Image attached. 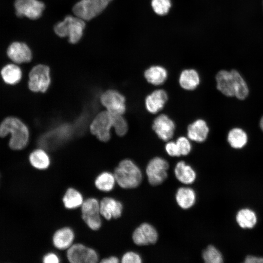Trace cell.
I'll return each instance as SVG.
<instances>
[{
    "mask_svg": "<svg viewBox=\"0 0 263 263\" xmlns=\"http://www.w3.org/2000/svg\"><path fill=\"white\" fill-rule=\"evenodd\" d=\"M11 135L9 147L13 150H20L27 145L29 137V130L25 124L19 118L9 116L0 124V137Z\"/></svg>",
    "mask_w": 263,
    "mask_h": 263,
    "instance_id": "cell-1",
    "label": "cell"
},
{
    "mask_svg": "<svg viewBox=\"0 0 263 263\" xmlns=\"http://www.w3.org/2000/svg\"><path fill=\"white\" fill-rule=\"evenodd\" d=\"M113 174L116 184L121 188L131 189L137 187L142 179L139 168L131 160L121 161L115 168Z\"/></svg>",
    "mask_w": 263,
    "mask_h": 263,
    "instance_id": "cell-2",
    "label": "cell"
},
{
    "mask_svg": "<svg viewBox=\"0 0 263 263\" xmlns=\"http://www.w3.org/2000/svg\"><path fill=\"white\" fill-rule=\"evenodd\" d=\"M85 25V20L75 16L69 15L63 20L57 23L54 29L57 36L62 38L67 37L70 43L75 44L81 38Z\"/></svg>",
    "mask_w": 263,
    "mask_h": 263,
    "instance_id": "cell-3",
    "label": "cell"
},
{
    "mask_svg": "<svg viewBox=\"0 0 263 263\" xmlns=\"http://www.w3.org/2000/svg\"><path fill=\"white\" fill-rule=\"evenodd\" d=\"M80 208L81 219L87 227L93 231L99 230L102 225L99 201L95 197H88Z\"/></svg>",
    "mask_w": 263,
    "mask_h": 263,
    "instance_id": "cell-4",
    "label": "cell"
},
{
    "mask_svg": "<svg viewBox=\"0 0 263 263\" xmlns=\"http://www.w3.org/2000/svg\"><path fill=\"white\" fill-rule=\"evenodd\" d=\"M112 0H81L73 8L74 15L84 20H90L100 14Z\"/></svg>",
    "mask_w": 263,
    "mask_h": 263,
    "instance_id": "cell-5",
    "label": "cell"
},
{
    "mask_svg": "<svg viewBox=\"0 0 263 263\" xmlns=\"http://www.w3.org/2000/svg\"><path fill=\"white\" fill-rule=\"evenodd\" d=\"M66 257L70 263H97L99 255L93 248L83 244L74 243L66 250Z\"/></svg>",
    "mask_w": 263,
    "mask_h": 263,
    "instance_id": "cell-6",
    "label": "cell"
},
{
    "mask_svg": "<svg viewBox=\"0 0 263 263\" xmlns=\"http://www.w3.org/2000/svg\"><path fill=\"white\" fill-rule=\"evenodd\" d=\"M50 82V69L48 66L38 64L31 70L28 83L31 91L44 93L48 89Z\"/></svg>",
    "mask_w": 263,
    "mask_h": 263,
    "instance_id": "cell-7",
    "label": "cell"
},
{
    "mask_svg": "<svg viewBox=\"0 0 263 263\" xmlns=\"http://www.w3.org/2000/svg\"><path fill=\"white\" fill-rule=\"evenodd\" d=\"M114 114L108 111L98 113L90 125L91 132L102 141H107L110 138V131L113 125Z\"/></svg>",
    "mask_w": 263,
    "mask_h": 263,
    "instance_id": "cell-8",
    "label": "cell"
},
{
    "mask_svg": "<svg viewBox=\"0 0 263 263\" xmlns=\"http://www.w3.org/2000/svg\"><path fill=\"white\" fill-rule=\"evenodd\" d=\"M169 167L168 162L162 158L156 157L151 159L146 169L149 183L152 186L162 184L168 176Z\"/></svg>",
    "mask_w": 263,
    "mask_h": 263,
    "instance_id": "cell-9",
    "label": "cell"
},
{
    "mask_svg": "<svg viewBox=\"0 0 263 263\" xmlns=\"http://www.w3.org/2000/svg\"><path fill=\"white\" fill-rule=\"evenodd\" d=\"M14 7L18 17L36 19L41 16L45 5L38 0H15Z\"/></svg>",
    "mask_w": 263,
    "mask_h": 263,
    "instance_id": "cell-10",
    "label": "cell"
},
{
    "mask_svg": "<svg viewBox=\"0 0 263 263\" xmlns=\"http://www.w3.org/2000/svg\"><path fill=\"white\" fill-rule=\"evenodd\" d=\"M100 101L107 111L112 113L122 115L126 111L125 98L117 91H106L101 96Z\"/></svg>",
    "mask_w": 263,
    "mask_h": 263,
    "instance_id": "cell-11",
    "label": "cell"
},
{
    "mask_svg": "<svg viewBox=\"0 0 263 263\" xmlns=\"http://www.w3.org/2000/svg\"><path fill=\"white\" fill-rule=\"evenodd\" d=\"M158 237V233L155 227L147 223L141 224L132 234L133 242L140 246L154 244L157 242Z\"/></svg>",
    "mask_w": 263,
    "mask_h": 263,
    "instance_id": "cell-12",
    "label": "cell"
},
{
    "mask_svg": "<svg viewBox=\"0 0 263 263\" xmlns=\"http://www.w3.org/2000/svg\"><path fill=\"white\" fill-rule=\"evenodd\" d=\"M100 212L104 219L111 220L117 219L122 215L123 206L122 203L116 199L106 196L99 201Z\"/></svg>",
    "mask_w": 263,
    "mask_h": 263,
    "instance_id": "cell-13",
    "label": "cell"
},
{
    "mask_svg": "<svg viewBox=\"0 0 263 263\" xmlns=\"http://www.w3.org/2000/svg\"><path fill=\"white\" fill-rule=\"evenodd\" d=\"M152 127L158 137L165 141L172 138L175 128L173 120L164 114H160L154 120Z\"/></svg>",
    "mask_w": 263,
    "mask_h": 263,
    "instance_id": "cell-14",
    "label": "cell"
},
{
    "mask_svg": "<svg viewBox=\"0 0 263 263\" xmlns=\"http://www.w3.org/2000/svg\"><path fill=\"white\" fill-rule=\"evenodd\" d=\"M8 57L17 64L30 62L32 57V52L27 44L21 42H12L7 50Z\"/></svg>",
    "mask_w": 263,
    "mask_h": 263,
    "instance_id": "cell-15",
    "label": "cell"
},
{
    "mask_svg": "<svg viewBox=\"0 0 263 263\" xmlns=\"http://www.w3.org/2000/svg\"><path fill=\"white\" fill-rule=\"evenodd\" d=\"M75 233L73 229L69 226H63L56 229L52 236V244L59 250H66L73 244Z\"/></svg>",
    "mask_w": 263,
    "mask_h": 263,
    "instance_id": "cell-16",
    "label": "cell"
},
{
    "mask_svg": "<svg viewBox=\"0 0 263 263\" xmlns=\"http://www.w3.org/2000/svg\"><path fill=\"white\" fill-rule=\"evenodd\" d=\"M216 80L217 89L224 95L235 96V80L232 70L220 71L216 75Z\"/></svg>",
    "mask_w": 263,
    "mask_h": 263,
    "instance_id": "cell-17",
    "label": "cell"
},
{
    "mask_svg": "<svg viewBox=\"0 0 263 263\" xmlns=\"http://www.w3.org/2000/svg\"><path fill=\"white\" fill-rule=\"evenodd\" d=\"M167 100L168 94L165 91L155 90L146 98V109L150 113H156L163 108Z\"/></svg>",
    "mask_w": 263,
    "mask_h": 263,
    "instance_id": "cell-18",
    "label": "cell"
},
{
    "mask_svg": "<svg viewBox=\"0 0 263 263\" xmlns=\"http://www.w3.org/2000/svg\"><path fill=\"white\" fill-rule=\"evenodd\" d=\"M209 128L206 122L199 119L189 125L187 130L188 138L197 142H203L207 139Z\"/></svg>",
    "mask_w": 263,
    "mask_h": 263,
    "instance_id": "cell-19",
    "label": "cell"
},
{
    "mask_svg": "<svg viewBox=\"0 0 263 263\" xmlns=\"http://www.w3.org/2000/svg\"><path fill=\"white\" fill-rule=\"evenodd\" d=\"M174 174L179 181L186 185L192 184L196 178L194 169L183 161H179L175 165Z\"/></svg>",
    "mask_w": 263,
    "mask_h": 263,
    "instance_id": "cell-20",
    "label": "cell"
},
{
    "mask_svg": "<svg viewBox=\"0 0 263 263\" xmlns=\"http://www.w3.org/2000/svg\"><path fill=\"white\" fill-rule=\"evenodd\" d=\"M84 200L82 193L73 187H69L66 190L62 198L64 207L67 209L79 208Z\"/></svg>",
    "mask_w": 263,
    "mask_h": 263,
    "instance_id": "cell-21",
    "label": "cell"
},
{
    "mask_svg": "<svg viewBox=\"0 0 263 263\" xmlns=\"http://www.w3.org/2000/svg\"><path fill=\"white\" fill-rule=\"evenodd\" d=\"M175 199L181 208L187 209L194 205L196 199V193L191 188L181 187L177 190Z\"/></svg>",
    "mask_w": 263,
    "mask_h": 263,
    "instance_id": "cell-22",
    "label": "cell"
},
{
    "mask_svg": "<svg viewBox=\"0 0 263 263\" xmlns=\"http://www.w3.org/2000/svg\"><path fill=\"white\" fill-rule=\"evenodd\" d=\"M116 183L113 173L108 171L99 173L94 180L95 188L103 192L111 191L114 188Z\"/></svg>",
    "mask_w": 263,
    "mask_h": 263,
    "instance_id": "cell-23",
    "label": "cell"
},
{
    "mask_svg": "<svg viewBox=\"0 0 263 263\" xmlns=\"http://www.w3.org/2000/svg\"><path fill=\"white\" fill-rule=\"evenodd\" d=\"M200 76L194 69H186L183 71L179 76V82L182 88L187 90H193L200 83Z\"/></svg>",
    "mask_w": 263,
    "mask_h": 263,
    "instance_id": "cell-24",
    "label": "cell"
},
{
    "mask_svg": "<svg viewBox=\"0 0 263 263\" xmlns=\"http://www.w3.org/2000/svg\"><path fill=\"white\" fill-rule=\"evenodd\" d=\"M0 75L4 82L9 85L19 83L22 77L20 68L15 64H8L1 70Z\"/></svg>",
    "mask_w": 263,
    "mask_h": 263,
    "instance_id": "cell-25",
    "label": "cell"
},
{
    "mask_svg": "<svg viewBox=\"0 0 263 263\" xmlns=\"http://www.w3.org/2000/svg\"><path fill=\"white\" fill-rule=\"evenodd\" d=\"M144 76L150 83L154 85H159L166 81L168 73L167 70L162 66H153L145 71Z\"/></svg>",
    "mask_w": 263,
    "mask_h": 263,
    "instance_id": "cell-26",
    "label": "cell"
},
{
    "mask_svg": "<svg viewBox=\"0 0 263 263\" xmlns=\"http://www.w3.org/2000/svg\"><path fill=\"white\" fill-rule=\"evenodd\" d=\"M29 160L31 166L38 170L47 169L50 165L48 154L42 149H37L29 155Z\"/></svg>",
    "mask_w": 263,
    "mask_h": 263,
    "instance_id": "cell-27",
    "label": "cell"
},
{
    "mask_svg": "<svg viewBox=\"0 0 263 263\" xmlns=\"http://www.w3.org/2000/svg\"><path fill=\"white\" fill-rule=\"evenodd\" d=\"M227 139L232 148L239 149L246 144L248 137L246 133L243 129L234 128L228 132Z\"/></svg>",
    "mask_w": 263,
    "mask_h": 263,
    "instance_id": "cell-28",
    "label": "cell"
},
{
    "mask_svg": "<svg viewBox=\"0 0 263 263\" xmlns=\"http://www.w3.org/2000/svg\"><path fill=\"white\" fill-rule=\"evenodd\" d=\"M236 220L243 228H252L256 224L257 218L255 213L247 208L242 209L237 213Z\"/></svg>",
    "mask_w": 263,
    "mask_h": 263,
    "instance_id": "cell-29",
    "label": "cell"
},
{
    "mask_svg": "<svg viewBox=\"0 0 263 263\" xmlns=\"http://www.w3.org/2000/svg\"><path fill=\"white\" fill-rule=\"evenodd\" d=\"M235 80V96L240 100L245 99L248 95L247 85L238 71L232 70Z\"/></svg>",
    "mask_w": 263,
    "mask_h": 263,
    "instance_id": "cell-30",
    "label": "cell"
},
{
    "mask_svg": "<svg viewBox=\"0 0 263 263\" xmlns=\"http://www.w3.org/2000/svg\"><path fill=\"white\" fill-rule=\"evenodd\" d=\"M202 257L207 263H221L223 257L220 252L213 245H208L203 251Z\"/></svg>",
    "mask_w": 263,
    "mask_h": 263,
    "instance_id": "cell-31",
    "label": "cell"
},
{
    "mask_svg": "<svg viewBox=\"0 0 263 263\" xmlns=\"http://www.w3.org/2000/svg\"><path fill=\"white\" fill-rule=\"evenodd\" d=\"M151 6L155 13L159 15L167 14L170 8V0H152Z\"/></svg>",
    "mask_w": 263,
    "mask_h": 263,
    "instance_id": "cell-32",
    "label": "cell"
},
{
    "mask_svg": "<svg viewBox=\"0 0 263 263\" xmlns=\"http://www.w3.org/2000/svg\"><path fill=\"white\" fill-rule=\"evenodd\" d=\"M114 114L113 125L116 134L119 136L125 135L128 131V124L125 119L121 114Z\"/></svg>",
    "mask_w": 263,
    "mask_h": 263,
    "instance_id": "cell-33",
    "label": "cell"
},
{
    "mask_svg": "<svg viewBox=\"0 0 263 263\" xmlns=\"http://www.w3.org/2000/svg\"><path fill=\"white\" fill-rule=\"evenodd\" d=\"M176 143L181 155H187L189 153L191 150V145L188 138L181 136L177 139Z\"/></svg>",
    "mask_w": 263,
    "mask_h": 263,
    "instance_id": "cell-34",
    "label": "cell"
},
{
    "mask_svg": "<svg viewBox=\"0 0 263 263\" xmlns=\"http://www.w3.org/2000/svg\"><path fill=\"white\" fill-rule=\"evenodd\" d=\"M142 262L140 255L133 251L126 252L121 259V262L122 263H140Z\"/></svg>",
    "mask_w": 263,
    "mask_h": 263,
    "instance_id": "cell-35",
    "label": "cell"
},
{
    "mask_svg": "<svg viewBox=\"0 0 263 263\" xmlns=\"http://www.w3.org/2000/svg\"><path fill=\"white\" fill-rule=\"evenodd\" d=\"M165 150L167 153L171 156H179V152L176 142L169 141L165 146Z\"/></svg>",
    "mask_w": 263,
    "mask_h": 263,
    "instance_id": "cell-36",
    "label": "cell"
},
{
    "mask_svg": "<svg viewBox=\"0 0 263 263\" xmlns=\"http://www.w3.org/2000/svg\"><path fill=\"white\" fill-rule=\"evenodd\" d=\"M43 263H59L60 260L58 255L52 252L46 253L42 258Z\"/></svg>",
    "mask_w": 263,
    "mask_h": 263,
    "instance_id": "cell-37",
    "label": "cell"
},
{
    "mask_svg": "<svg viewBox=\"0 0 263 263\" xmlns=\"http://www.w3.org/2000/svg\"><path fill=\"white\" fill-rule=\"evenodd\" d=\"M99 262L100 263H118L119 259L115 256H111L102 258Z\"/></svg>",
    "mask_w": 263,
    "mask_h": 263,
    "instance_id": "cell-38",
    "label": "cell"
},
{
    "mask_svg": "<svg viewBox=\"0 0 263 263\" xmlns=\"http://www.w3.org/2000/svg\"><path fill=\"white\" fill-rule=\"evenodd\" d=\"M246 263H263V258L247 256L244 261Z\"/></svg>",
    "mask_w": 263,
    "mask_h": 263,
    "instance_id": "cell-39",
    "label": "cell"
},
{
    "mask_svg": "<svg viewBox=\"0 0 263 263\" xmlns=\"http://www.w3.org/2000/svg\"><path fill=\"white\" fill-rule=\"evenodd\" d=\"M260 127L261 130H262V131L263 132V115L261 117V118L260 119Z\"/></svg>",
    "mask_w": 263,
    "mask_h": 263,
    "instance_id": "cell-40",
    "label": "cell"
}]
</instances>
